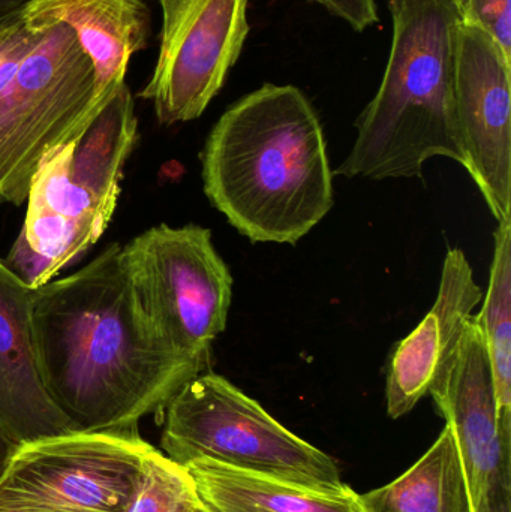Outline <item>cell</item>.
Instances as JSON below:
<instances>
[{"instance_id":"6da1fadb","label":"cell","mask_w":511,"mask_h":512,"mask_svg":"<svg viewBox=\"0 0 511 512\" xmlns=\"http://www.w3.org/2000/svg\"><path fill=\"white\" fill-rule=\"evenodd\" d=\"M32 321L45 388L81 432L137 430L210 367L150 327L119 243L35 288Z\"/></svg>"},{"instance_id":"7a4b0ae2","label":"cell","mask_w":511,"mask_h":512,"mask_svg":"<svg viewBox=\"0 0 511 512\" xmlns=\"http://www.w3.org/2000/svg\"><path fill=\"white\" fill-rule=\"evenodd\" d=\"M201 165L210 204L252 243L296 245L333 207L323 126L290 84H264L231 105Z\"/></svg>"},{"instance_id":"3957f363","label":"cell","mask_w":511,"mask_h":512,"mask_svg":"<svg viewBox=\"0 0 511 512\" xmlns=\"http://www.w3.org/2000/svg\"><path fill=\"white\" fill-rule=\"evenodd\" d=\"M393 39L380 89L356 122L357 138L336 174L422 177L443 156L467 168L455 96L453 0H389Z\"/></svg>"},{"instance_id":"277c9868","label":"cell","mask_w":511,"mask_h":512,"mask_svg":"<svg viewBox=\"0 0 511 512\" xmlns=\"http://www.w3.org/2000/svg\"><path fill=\"white\" fill-rule=\"evenodd\" d=\"M24 2L0 3V195L21 206L48 153L74 140L105 102L74 30L33 23Z\"/></svg>"},{"instance_id":"5b68a950","label":"cell","mask_w":511,"mask_h":512,"mask_svg":"<svg viewBox=\"0 0 511 512\" xmlns=\"http://www.w3.org/2000/svg\"><path fill=\"white\" fill-rule=\"evenodd\" d=\"M137 137L125 81L78 137L42 159L30 180L23 228L3 259L30 288L53 280L107 231Z\"/></svg>"},{"instance_id":"8992f818","label":"cell","mask_w":511,"mask_h":512,"mask_svg":"<svg viewBox=\"0 0 511 512\" xmlns=\"http://www.w3.org/2000/svg\"><path fill=\"white\" fill-rule=\"evenodd\" d=\"M177 465L197 459L321 492L347 489L335 460L285 429L224 376L203 372L165 408L161 439Z\"/></svg>"},{"instance_id":"52a82bcc","label":"cell","mask_w":511,"mask_h":512,"mask_svg":"<svg viewBox=\"0 0 511 512\" xmlns=\"http://www.w3.org/2000/svg\"><path fill=\"white\" fill-rule=\"evenodd\" d=\"M122 259L150 327L180 354L210 364L233 297V276L212 231L161 224L122 246Z\"/></svg>"},{"instance_id":"ba28073f","label":"cell","mask_w":511,"mask_h":512,"mask_svg":"<svg viewBox=\"0 0 511 512\" xmlns=\"http://www.w3.org/2000/svg\"><path fill=\"white\" fill-rule=\"evenodd\" d=\"M153 451L137 430L20 445L0 481V512H126Z\"/></svg>"},{"instance_id":"9c48e42d","label":"cell","mask_w":511,"mask_h":512,"mask_svg":"<svg viewBox=\"0 0 511 512\" xmlns=\"http://www.w3.org/2000/svg\"><path fill=\"white\" fill-rule=\"evenodd\" d=\"M249 0H159L158 60L140 98L161 125L191 122L209 107L249 33Z\"/></svg>"},{"instance_id":"30bf717a","label":"cell","mask_w":511,"mask_h":512,"mask_svg":"<svg viewBox=\"0 0 511 512\" xmlns=\"http://www.w3.org/2000/svg\"><path fill=\"white\" fill-rule=\"evenodd\" d=\"M511 57L482 30L459 23L456 113L467 168L498 222L511 219Z\"/></svg>"},{"instance_id":"8fae6325","label":"cell","mask_w":511,"mask_h":512,"mask_svg":"<svg viewBox=\"0 0 511 512\" xmlns=\"http://www.w3.org/2000/svg\"><path fill=\"white\" fill-rule=\"evenodd\" d=\"M455 433L473 512H511V448L498 432L485 342L471 319L455 360L429 391Z\"/></svg>"},{"instance_id":"7c38bea8","label":"cell","mask_w":511,"mask_h":512,"mask_svg":"<svg viewBox=\"0 0 511 512\" xmlns=\"http://www.w3.org/2000/svg\"><path fill=\"white\" fill-rule=\"evenodd\" d=\"M483 291L461 249L444 259L437 300L410 336L396 343L387 370V414L393 420L410 414L455 360L468 322Z\"/></svg>"},{"instance_id":"4fadbf2b","label":"cell","mask_w":511,"mask_h":512,"mask_svg":"<svg viewBox=\"0 0 511 512\" xmlns=\"http://www.w3.org/2000/svg\"><path fill=\"white\" fill-rule=\"evenodd\" d=\"M35 288L0 259V429L18 445L81 432L42 381L33 336Z\"/></svg>"},{"instance_id":"5bb4252c","label":"cell","mask_w":511,"mask_h":512,"mask_svg":"<svg viewBox=\"0 0 511 512\" xmlns=\"http://www.w3.org/2000/svg\"><path fill=\"white\" fill-rule=\"evenodd\" d=\"M33 23L68 24L95 69L99 101L125 83L129 60L147 47L150 11L146 0H26Z\"/></svg>"},{"instance_id":"9a60e30c","label":"cell","mask_w":511,"mask_h":512,"mask_svg":"<svg viewBox=\"0 0 511 512\" xmlns=\"http://www.w3.org/2000/svg\"><path fill=\"white\" fill-rule=\"evenodd\" d=\"M183 468L209 512H363L359 495L350 487L321 492L207 459L192 460Z\"/></svg>"},{"instance_id":"2e32d148","label":"cell","mask_w":511,"mask_h":512,"mask_svg":"<svg viewBox=\"0 0 511 512\" xmlns=\"http://www.w3.org/2000/svg\"><path fill=\"white\" fill-rule=\"evenodd\" d=\"M359 501L363 512H473L455 433L444 427L416 465Z\"/></svg>"},{"instance_id":"e0dca14e","label":"cell","mask_w":511,"mask_h":512,"mask_svg":"<svg viewBox=\"0 0 511 512\" xmlns=\"http://www.w3.org/2000/svg\"><path fill=\"white\" fill-rule=\"evenodd\" d=\"M498 224L489 288L474 322L491 363L498 432L501 442L511 448V219Z\"/></svg>"},{"instance_id":"ac0fdd59","label":"cell","mask_w":511,"mask_h":512,"mask_svg":"<svg viewBox=\"0 0 511 512\" xmlns=\"http://www.w3.org/2000/svg\"><path fill=\"white\" fill-rule=\"evenodd\" d=\"M192 492L194 486L186 469L155 450L126 512H174Z\"/></svg>"},{"instance_id":"d6986e66","label":"cell","mask_w":511,"mask_h":512,"mask_svg":"<svg viewBox=\"0 0 511 512\" xmlns=\"http://www.w3.org/2000/svg\"><path fill=\"white\" fill-rule=\"evenodd\" d=\"M462 23L491 36L511 57V0H453Z\"/></svg>"},{"instance_id":"ffe728a7","label":"cell","mask_w":511,"mask_h":512,"mask_svg":"<svg viewBox=\"0 0 511 512\" xmlns=\"http://www.w3.org/2000/svg\"><path fill=\"white\" fill-rule=\"evenodd\" d=\"M314 2L320 3L327 11L347 21L357 32H363L378 23L375 0H314Z\"/></svg>"},{"instance_id":"44dd1931","label":"cell","mask_w":511,"mask_h":512,"mask_svg":"<svg viewBox=\"0 0 511 512\" xmlns=\"http://www.w3.org/2000/svg\"><path fill=\"white\" fill-rule=\"evenodd\" d=\"M20 445L15 444L2 429H0V481L5 477L15 453H17Z\"/></svg>"},{"instance_id":"7402d4cb","label":"cell","mask_w":511,"mask_h":512,"mask_svg":"<svg viewBox=\"0 0 511 512\" xmlns=\"http://www.w3.org/2000/svg\"><path fill=\"white\" fill-rule=\"evenodd\" d=\"M174 512H209L206 510L203 504L198 501L197 495L195 492H192L191 495L186 496L183 499L182 504L177 507V510Z\"/></svg>"},{"instance_id":"603a6c76","label":"cell","mask_w":511,"mask_h":512,"mask_svg":"<svg viewBox=\"0 0 511 512\" xmlns=\"http://www.w3.org/2000/svg\"><path fill=\"white\" fill-rule=\"evenodd\" d=\"M0 201H3V200H2V195H0Z\"/></svg>"}]
</instances>
